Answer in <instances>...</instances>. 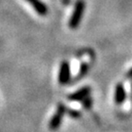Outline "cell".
Returning <instances> with one entry per match:
<instances>
[{
    "instance_id": "obj_1",
    "label": "cell",
    "mask_w": 132,
    "mask_h": 132,
    "mask_svg": "<svg viewBox=\"0 0 132 132\" xmlns=\"http://www.w3.org/2000/svg\"><path fill=\"white\" fill-rule=\"evenodd\" d=\"M85 10V1L84 0H76L72 14L71 15V18L69 20V28L71 29H76L79 27L81 20L83 18Z\"/></svg>"
},
{
    "instance_id": "obj_2",
    "label": "cell",
    "mask_w": 132,
    "mask_h": 132,
    "mask_svg": "<svg viewBox=\"0 0 132 132\" xmlns=\"http://www.w3.org/2000/svg\"><path fill=\"white\" fill-rule=\"evenodd\" d=\"M67 113V108L64 104H59L57 107V110L55 113L53 114V117L50 119L49 122V128L52 131H56L58 130V128L60 127V125L62 124V120L64 116Z\"/></svg>"
},
{
    "instance_id": "obj_3",
    "label": "cell",
    "mask_w": 132,
    "mask_h": 132,
    "mask_svg": "<svg viewBox=\"0 0 132 132\" xmlns=\"http://www.w3.org/2000/svg\"><path fill=\"white\" fill-rule=\"evenodd\" d=\"M71 80V66L68 61H63L60 65L58 81L61 85H66Z\"/></svg>"
},
{
    "instance_id": "obj_4",
    "label": "cell",
    "mask_w": 132,
    "mask_h": 132,
    "mask_svg": "<svg viewBox=\"0 0 132 132\" xmlns=\"http://www.w3.org/2000/svg\"><path fill=\"white\" fill-rule=\"evenodd\" d=\"M90 93H91V88L89 86H83L78 90H76V92L69 95L68 100L73 101V102H79V101H82L84 98H86L87 96H90Z\"/></svg>"
},
{
    "instance_id": "obj_5",
    "label": "cell",
    "mask_w": 132,
    "mask_h": 132,
    "mask_svg": "<svg viewBox=\"0 0 132 132\" xmlns=\"http://www.w3.org/2000/svg\"><path fill=\"white\" fill-rule=\"evenodd\" d=\"M114 102L117 105H121L126 100L125 88L121 83H118L114 88Z\"/></svg>"
},
{
    "instance_id": "obj_6",
    "label": "cell",
    "mask_w": 132,
    "mask_h": 132,
    "mask_svg": "<svg viewBox=\"0 0 132 132\" xmlns=\"http://www.w3.org/2000/svg\"><path fill=\"white\" fill-rule=\"evenodd\" d=\"M26 1H28V3L32 6L33 9L35 10V12L39 16H45L47 14L48 8L43 1L41 0H26Z\"/></svg>"
},
{
    "instance_id": "obj_7",
    "label": "cell",
    "mask_w": 132,
    "mask_h": 132,
    "mask_svg": "<svg viewBox=\"0 0 132 132\" xmlns=\"http://www.w3.org/2000/svg\"><path fill=\"white\" fill-rule=\"evenodd\" d=\"M81 102H82V106H83V108H84L85 110H90L91 107H92V104H93V101H92L90 96H87V97L84 98Z\"/></svg>"
},
{
    "instance_id": "obj_8",
    "label": "cell",
    "mask_w": 132,
    "mask_h": 132,
    "mask_svg": "<svg viewBox=\"0 0 132 132\" xmlns=\"http://www.w3.org/2000/svg\"><path fill=\"white\" fill-rule=\"evenodd\" d=\"M88 70H89V66H88V64H81V66H80V69H79V72H78V76L80 77H82V76H84L87 72H88Z\"/></svg>"
},
{
    "instance_id": "obj_9",
    "label": "cell",
    "mask_w": 132,
    "mask_h": 132,
    "mask_svg": "<svg viewBox=\"0 0 132 132\" xmlns=\"http://www.w3.org/2000/svg\"><path fill=\"white\" fill-rule=\"evenodd\" d=\"M67 113L71 118H78L80 117V113L78 111H76V110H67Z\"/></svg>"
},
{
    "instance_id": "obj_10",
    "label": "cell",
    "mask_w": 132,
    "mask_h": 132,
    "mask_svg": "<svg viewBox=\"0 0 132 132\" xmlns=\"http://www.w3.org/2000/svg\"><path fill=\"white\" fill-rule=\"evenodd\" d=\"M128 75H129V76H130V77H132V69L130 70V71H129V72H128Z\"/></svg>"
}]
</instances>
